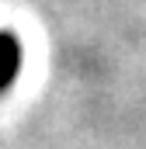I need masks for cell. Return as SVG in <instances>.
<instances>
[{
    "label": "cell",
    "mask_w": 146,
    "mask_h": 149,
    "mask_svg": "<svg viewBox=\"0 0 146 149\" xmlns=\"http://www.w3.org/2000/svg\"><path fill=\"white\" fill-rule=\"evenodd\" d=\"M18 66H21V49H18L14 35H0V90L14 83Z\"/></svg>",
    "instance_id": "6da1fadb"
}]
</instances>
